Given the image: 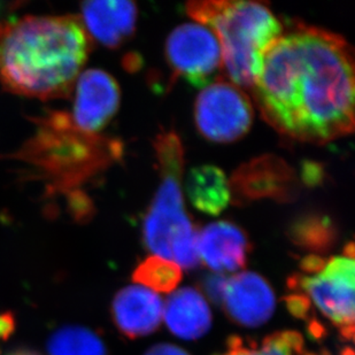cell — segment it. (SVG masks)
Masks as SVG:
<instances>
[{
  "mask_svg": "<svg viewBox=\"0 0 355 355\" xmlns=\"http://www.w3.org/2000/svg\"><path fill=\"white\" fill-rule=\"evenodd\" d=\"M275 130L297 141L325 144L354 129V59L342 36L295 24L262 58L251 89Z\"/></svg>",
  "mask_w": 355,
  "mask_h": 355,
  "instance_id": "6da1fadb",
  "label": "cell"
},
{
  "mask_svg": "<svg viewBox=\"0 0 355 355\" xmlns=\"http://www.w3.org/2000/svg\"><path fill=\"white\" fill-rule=\"evenodd\" d=\"M80 17H24L0 24V83L26 97H67L90 53Z\"/></svg>",
  "mask_w": 355,
  "mask_h": 355,
  "instance_id": "7a4b0ae2",
  "label": "cell"
},
{
  "mask_svg": "<svg viewBox=\"0 0 355 355\" xmlns=\"http://www.w3.org/2000/svg\"><path fill=\"white\" fill-rule=\"evenodd\" d=\"M187 12L216 35L230 82L251 90L266 51L284 31L272 10L257 1L208 0L189 3Z\"/></svg>",
  "mask_w": 355,
  "mask_h": 355,
  "instance_id": "3957f363",
  "label": "cell"
},
{
  "mask_svg": "<svg viewBox=\"0 0 355 355\" xmlns=\"http://www.w3.org/2000/svg\"><path fill=\"white\" fill-rule=\"evenodd\" d=\"M161 183L148 214L143 235L145 246L155 257L174 262L180 268L199 265L198 232L185 211L181 178L184 152L175 132H162L155 141Z\"/></svg>",
  "mask_w": 355,
  "mask_h": 355,
  "instance_id": "277c9868",
  "label": "cell"
},
{
  "mask_svg": "<svg viewBox=\"0 0 355 355\" xmlns=\"http://www.w3.org/2000/svg\"><path fill=\"white\" fill-rule=\"evenodd\" d=\"M292 290L305 292L311 304L340 329L346 340L354 337L355 265L353 244L342 257L325 262L312 275H295L288 279Z\"/></svg>",
  "mask_w": 355,
  "mask_h": 355,
  "instance_id": "5b68a950",
  "label": "cell"
},
{
  "mask_svg": "<svg viewBox=\"0 0 355 355\" xmlns=\"http://www.w3.org/2000/svg\"><path fill=\"white\" fill-rule=\"evenodd\" d=\"M195 119L198 130L205 138L230 143L248 134L253 107L243 89L220 78L206 85L198 96Z\"/></svg>",
  "mask_w": 355,
  "mask_h": 355,
  "instance_id": "8992f818",
  "label": "cell"
},
{
  "mask_svg": "<svg viewBox=\"0 0 355 355\" xmlns=\"http://www.w3.org/2000/svg\"><path fill=\"white\" fill-rule=\"evenodd\" d=\"M171 71L195 87H206L222 66L221 46L209 28L184 24L175 28L166 42Z\"/></svg>",
  "mask_w": 355,
  "mask_h": 355,
  "instance_id": "52a82bcc",
  "label": "cell"
},
{
  "mask_svg": "<svg viewBox=\"0 0 355 355\" xmlns=\"http://www.w3.org/2000/svg\"><path fill=\"white\" fill-rule=\"evenodd\" d=\"M121 91L112 75L89 69L76 82L71 122L84 134L96 135L113 119L120 106Z\"/></svg>",
  "mask_w": 355,
  "mask_h": 355,
  "instance_id": "ba28073f",
  "label": "cell"
},
{
  "mask_svg": "<svg viewBox=\"0 0 355 355\" xmlns=\"http://www.w3.org/2000/svg\"><path fill=\"white\" fill-rule=\"evenodd\" d=\"M221 306L232 321L254 328L272 318L275 295L265 278L255 272H239L228 278Z\"/></svg>",
  "mask_w": 355,
  "mask_h": 355,
  "instance_id": "9c48e42d",
  "label": "cell"
},
{
  "mask_svg": "<svg viewBox=\"0 0 355 355\" xmlns=\"http://www.w3.org/2000/svg\"><path fill=\"white\" fill-rule=\"evenodd\" d=\"M229 183L232 197L238 201L259 198L288 200L295 192V178L284 161L262 157L239 168Z\"/></svg>",
  "mask_w": 355,
  "mask_h": 355,
  "instance_id": "30bf717a",
  "label": "cell"
},
{
  "mask_svg": "<svg viewBox=\"0 0 355 355\" xmlns=\"http://www.w3.org/2000/svg\"><path fill=\"white\" fill-rule=\"evenodd\" d=\"M111 314L119 331L129 339L151 335L164 318V302L155 292L130 285L115 295Z\"/></svg>",
  "mask_w": 355,
  "mask_h": 355,
  "instance_id": "8fae6325",
  "label": "cell"
},
{
  "mask_svg": "<svg viewBox=\"0 0 355 355\" xmlns=\"http://www.w3.org/2000/svg\"><path fill=\"white\" fill-rule=\"evenodd\" d=\"M198 251L205 265L222 275L244 268L250 243L238 225L215 222L198 232Z\"/></svg>",
  "mask_w": 355,
  "mask_h": 355,
  "instance_id": "7c38bea8",
  "label": "cell"
},
{
  "mask_svg": "<svg viewBox=\"0 0 355 355\" xmlns=\"http://www.w3.org/2000/svg\"><path fill=\"white\" fill-rule=\"evenodd\" d=\"M82 17L89 36L104 46L118 47L134 34L137 7L131 1H85Z\"/></svg>",
  "mask_w": 355,
  "mask_h": 355,
  "instance_id": "4fadbf2b",
  "label": "cell"
},
{
  "mask_svg": "<svg viewBox=\"0 0 355 355\" xmlns=\"http://www.w3.org/2000/svg\"><path fill=\"white\" fill-rule=\"evenodd\" d=\"M164 318L171 334L184 340L201 338L211 325L209 306L193 288L173 292L164 305Z\"/></svg>",
  "mask_w": 355,
  "mask_h": 355,
  "instance_id": "5bb4252c",
  "label": "cell"
},
{
  "mask_svg": "<svg viewBox=\"0 0 355 355\" xmlns=\"http://www.w3.org/2000/svg\"><path fill=\"white\" fill-rule=\"evenodd\" d=\"M187 193L197 209L209 215H218L232 200L230 183L218 167L205 164L190 171Z\"/></svg>",
  "mask_w": 355,
  "mask_h": 355,
  "instance_id": "9a60e30c",
  "label": "cell"
},
{
  "mask_svg": "<svg viewBox=\"0 0 355 355\" xmlns=\"http://www.w3.org/2000/svg\"><path fill=\"white\" fill-rule=\"evenodd\" d=\"M47 355H108L99 334L83 325H62L46 342Z\"/></svg>",
  "mask_w": 355,
  "mask_h": 355,
  "instance_id": "2e32d148",
  "label": "cell"
},
{
  "mask_svg": "<svg viewBox=\"0 0 355 355\" xmlns=\"http://www.w3.org/2000/svg\"><path fill=\"white\" fill-rule=\"evenodd\" d=\"M291 241L299 248L314 253H324L337 239V232L330 220L318 215H307L293 223Z\"/></svg>",
  "mask_w": 355,
  "mask_h": 355,
  "instance_id": "e0dca14e",
  "label": "cell"
},
{
  "mask_svg": "<svg viewBox=\"0 0 355 355\" xmlns=\"http://www.w3.org/2000/svg\"><path fill=\"white\" fill-rule=\"evenodd\" d=\"M132 281L155 293H171L181 283L182 269L174 262L152 255L136 267Z\"/></svg>",
  "mask_w": 355,
  "mask_h": 355,
  "instance_id": "ac0fdd59",
  "label": "cell"
},
{
  "mask_svg": "<svg viewBox=\"0 0 355 355\" xmlns=\"http://www.w3.org/2000/svg\"><path fill=\"white\" fill-rule=\"evenodd\" d=\"M228 352L218 355H295L291 347L276 335H269L262 340L261 346L253 342L232 336L227 342Z\"/></svg>",
  "mask_w": 355,
  "mask_h": 355,
  "instance_id": "d6986e66",
  "label": "cell"
},
{
  "mask_svg": "<svg viewBox=\"0 0 355 355\" xmlns=\"http://www.w3.org/2000/svg\"><path fill=\"white\" fill-rule=\"evenodd\" d=\"M228 278L221 274L205 276L201 281L200 286L205 295L211 302L216 305H221L225 295V286Z\"/></svg>",
  "mask_w": 355,
  "mask_h": 355,
  "instance_id": "ffe728a7",
  "label": "cell"
},
{
  "mask_svg": "<svg viewBox=\"0 0 355 355\" xmlns=\"http://www.w3.org/2000/svg\"><path fill=\"white\" fill-rule=\"evenodd\" d=\"M285 304L292 315L298 318H307L311 311V302L302 293L290 295L285 298Z\"/></svg>",
  "mask_w": 355,
  "mask_h": 355,
  "instance_id": "44dd1931",
  "label": "cell"
},
{
  "mask_svg": "<svg viewBox=\"0 0 355 355\" xmlns=\"http://www.w3.org/2000/svg\"><path fill=\"white\" fill-rule=\"evenodd\" d=\"M15 327H17V320L13 313H0V342L10 338L15 331Z\"/></svg>",
  "mask_w": 355,
  "mask_h": 355,
  "instance_id": "7402d4cb",
  "label": "cell"
},
{
  "mask_svg": "<svg viewBox=\"0 0 355 355\" xmlns=\"http://www.w3.org/2000/svg\"><path fill=\"white\" fill-rule=\"evenodd\" d=\"M325 262L327 261L324 259H322L318 254H311L306 257L305 259H302L300 267L307 275H312V274L320 272L324 267Z\"/></svg>",
  "mask_w": 355,
  "mask_h": 355,
  "instance_id": "603a6c76",
  "label": "cell"
},
{
  "mask_svg": "<svg viewBox=\"0 0 355 355\" xmlns=\"http://www.w3.org/2000/svg\"><path fill=\"white\" fill-rule=\"evenodd\" d=\"M144 355H190L184 349L171 344H157L152 346Z\"/></svg>",
  "mask_w": 355,
  "mask_h": 355,
  "instance_id": "cb8c5ba5",
  "label": "cell"
},
{
  "mask_svg": "<svg viewBox=\"0 0 355 355\" xmlns=\"http://www.w3.org/2000/svg\"><path fill=\"white\" fill-rule=\"evenodd\" d=\"M3 355H43L38 349L27 345L15 346L13 349H8Z\"/></svg>",
  "mask_w": 355,
  "mask_h": 355,
  "instance_id": "d4e9b609",
  "label": "cell"
}]
</instances>
